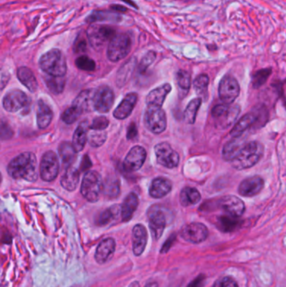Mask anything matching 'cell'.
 Returning a JSON list of instances; mask_svg holds the SVG:
<instances>
[{
	"instance_id": "6da1fadb",
	"label": "cell",
	"mask_w": 286,
	"mask_h": 287,
	"mask_svg": "<svg viewBox=\"0 0 286 287\" xmlns=\"http://www.w3.org/2000/svg\"><path fill=\"white\" fill-rule=\"evenodd\" d=\"M264 151L265 148L262 144L257 141L244 143L241 139L237 143L232 157L230 158L229 162L232 168L239 171L249 169L259 161L263 156Z\"/></svg>"
},
{
	"instance_id": "7a4b0ae2",
	"label": "cell",
	"mask_w": 286,
	"mask_h": 287,
	"mask_svg": "<svg viewBox=\"0 0 286 287\" xmlns=\"http://www.w3.org/2000/svg\"><path fill=\"white\" fill-rule=\"evenodd\" d=\"M8 173L14 179L35 181L37 180V160L31 152H23L8 165Z\"/></svg>"
},
{
	"instance_id": "3957f363",
	"label": "cell",
	"mask_w": 286,
	"mask_h": 287,
	"mask_svg": "<svg viewBox=\"0 0 286 287\" xmlns=\"http://www.w3.org/2000/svg\"><path fill=\"white\" fill-rule=\"evenodd\" d=\"M39 65L44 73L52 77H64L67 71L65 56L58 49L50 50L43 55Z\"/></svg>"
},
{
	"instance_id": "277c9868",
	"label": "cell",
	"mask_w": 286,
	"mask_h": 287,
	"mask_svg": "<svg viewBox=\"0 0 286 287\" xmlns=\"http://www.w3.org/2000/svg\"><path fill=\"white\" fill-rule=\"evenodd\" d=\"M132 40L127 34L115 35L108 43L107 56L109 61L117 62L129 55L131 51Z\"/></svg>"
},
{
	"instance_id": "5b68a950",
	"label": "cell",
	"mask_w": 286,
	"mask_h": 287,
	"mask_svg": "<svg viewBox=\"0 0 286 287\" xmlns=\"http://www.w3.org/2000/svg\"><path fill=\"white\" fill-rule=\"evenodd\" d=\"M103 191V181L99 172L89 171L82 179L81 193L88 202L95 203L99 200Z\"/></svg>"
},
{
	"instance_id": "8992f818",
	"label": "cell",
	"mask_w": 286,
	"mask_h": 287,
	"mask_svg": "<svg viewBox=\"0 0 286 287\" xmlns=\"http://www.w3.org/2000/svg\"><path fill=\"white\" fill-rule=\"evenodd\" d=\"M144 123L146 129L151 133L160 134L166 129V115L160 107L147 106Z\"/></svg>"
},
{
	"instance_id": "52a82bcc",
	"label": "cell",
	"mask_w": 286,
	"mask_h": 287,
	"mask_svg": "<svg viewBox=\"0 0 286 287\" xmlns=\"http://www.w3.org/2000/svg\"><path fill=\"white\" fill-rule=\"evenodd\" d=\"M87 32L90 44L96 50L103 48L105 44L109 42L116 35V31L113 27L100 25L90 26L89 28L87 29Z\"/></svg>"
},
{
	"instance_id": "ba28073f",
	"label": "cell",
	"mask_w": 286,
	"mask_h": 287,
	"mask_svg": "<svg viewBox=\"0 0 286 287\" xmlns=\"http://www.w3.org/2000/svg\"><path fill=\"white\" fill-rule=\"evenodd\" d=\"M240 107L231 104H218L211 109V116L223 129L228 128L240 115Z\"/></svg>"
},
{
	"instance_id": "9c48e42d",
	"label": "cell",
	"mask_w": 286,
	"mask_h": 287,
	"mask_svg": "<svg viewBox=\"0 0 286 287\" xmlns=\"http://www.w3.org/2000/svg\"><path fill=\"white\" fill-rule=\"evenodd\" d=\"M240 87L237 79L226 75L222 78L218 87V94L224 104H232L240 95Z\"/></svg>"
},
{
	"instance_id": "30bf717a",
	"label": "cell",
	"mask_w": 286,
	"mask_h": 287,
	"mask_svg": "<svg viewBox=\"0 0 286 287\" xmlns=\"http://www.w3.org/2000/svg\"><path fill=\"white\" fill-rule=\"evenodd\" d=\"M155 153L157 162L164 168L173 169L179 165V154L166 142H162L156 145L155 147Z\"/></svg>"
},
{
	"instance_id": "8fae6325",
	"label": "cell",
	"mask_w": 286,
	"mask_h": 287,
	"mask_svg": "<svg viewBox=\"0 0 286 287\" xmlns=\"http://www.w3.org/2000/svg\"><path fill=\"white\" fill-rule=\"evenodd\" d=\"M114 93L108 86H101L93 92L94 110L99 113H108L113 107Z\"/></svg>"
},
{
	"instance_id": "7c38bea8",
	"label": "cell",
	"mask_w": 286,
	"mask_h": 287,
	"mask_svg": "<svg viewBox=\"0 0 286 287\" xmlns=\"http://www.w3.org/2000/svg\"><path fill=\"white\" fill-rule=\"evenodd\" d=\"M149 226L153 238L159 240L166 226V217L159 206H153L148 211Z\"/></svg>"
},
{
	"instance_id": "4fadbf2b",
	"label": "cell",
	"mask_w": 286,
	"mask_h": 287,
	"mask_svg": "<svg viewBox=\"0 0 286 287\" xmlns=\"http://www.w3.org/2000/svg\"><path fill=\"white\" fill-rule=\"evenodd\" d=\"M40 173L43 181H52L57 178L59 173V160L53 151H47L43 155Z\"/></svg>"
},
{
	"instance_id": "5bb4252c",
	"label": "cell",
	"mask_w": 286,
	"mask_h": 287,
	"mask_svg": "<svg viewBox=\"0 0 286 287\" xmlns=\"http://www.w3.org/2000/svg\"><path fill=\"white\" fill-rule=\"evenodd\" d=\"M31 104V100L27 95L20 90H11L6 93L4 100L3 106L5 110L10 113H14L27 108Z\"/></svg>"
},
{
	"instance_id": "9a60e30c",
	"label": "cell",
	"mask_w": 286,
	"mask_h": 287,
	"mask_svg": "<svg viewBox=\"0 0 286 287\" xmlns=\"http://www.w3.org/2000/svg\"><path fill=\"white\" fill-rule=\"evenodd\" d=\"M181 236L187 242L199 244L207 238L208 229L201 223H192L181 228Z\"/></svg>"
},
{
	"instance_id": "2e32d148",
	"label": "cell",
	"mask_w": 286,
	"mask_h": 287,
	"mask_svg": "<svg viewBox=\"0 0 286 287\" xmlns=\"http://www.w3.org/2000/svg\"><path fill=\"white\" fill-rule=\"evenodd\" d=\"M146 160V151L142 146H136L129 151L124 161V169L127 172H136L143 166Z\"/></svg>"
},
{
	"instance_id": "e0dca14e",
	"label": "cell",
	"mask_w": 286,
	"mask_h": 287,
	"mask_svg": "<svg viewBox=\"0 0 286 287\" xmlns=\"http://www.w3.org/2000/svg\"><path fill=\"white\" fill-rule=\"evenodd\" d=\"M218 205L228 215L233 218H240L244 214L245 211L244 202L236 196L228 195L223 197L218 201Z\"/></svg>"
},
{
	"instance_id": "ac0fdd59",
	"label": "cell",
	"mask_w": 286,
	"mask_h": 287,
	"mask_svg": "<svg viewBox=\"0 0 286 287\" xmlns=\"http://www.w3.org/2000/svg\"><path fill=\"white\" fill-rule=\"evenodd\" d=\"M265 186V181L258 176L248 177L242 181L239 186L237 192L240 195L247 198H251L258 195L263 190Z\"/></svg>"
},
{
	"instance_id": "d6986e66",
	"label": "cell",
	"mask_w": 286,
	"mask_h": 287,
	"mask_svg": "<svg viewBox=\"0 0 286 287\" xmlns=\"http://www.w3.org/2000/svg\"><path fill=\"white\" fill-rule=\"evenodd\" d=\"M132 233H133L132 234L133 251L134 255L139 256L146 250L147 240H148V233L146 227L142 224H136L133 228Z\"/></svg>"
},
{
	"instance_id": "ffe728a7",
	"label": "cell",
	"mask_w": 286,
	"mask_h": 287,
	"mask_svg": "<svg viewBox=\"0 0 286 287\" xmlns=\"http://www.w3.org/2000/svg\"><path fill=\"white\" fill-rule=\"evenodd\" d=\"M137 100H138L137 93L135 92L128 93L113 112L114 118L120 120L128 118L134 110V107L136 105Z\"/></svg>"
},
{
	"instance_id": "44dd1931",
	"label": "cell",
	"mask_w": 286,
	"mask_h": 287,
	"mask_svg": "<svg viewBox=\"0 0 286 287\" xmlns=\"http://www.w3.org/2000/svg\"><path fill=\"white\" fill-rule=\"evenodd\" d=\"M172 91V86L169 83H164L149 92L146 99L147 106L160 107L164 104L167 95Z\"/></svg>"
},
{
	"instance_id": "7402d4cb",
	"label": "cell",
	"mask_w": 286,
	"mask_h": 287,
	"mask_svg": "<svg viewBox=\"0 0 286 287\" xmlns=\"http://www.w3.org/2000/svg\"><path fill=\"white\" fill-rule=\"evenodd\" d=\"M116 247V243L112 238L103 240L97 248L95 259L99 264H105L113 257Z\"/></svg>"
},
{
	"instance_id": "603a6c76",
	"label": "cell",
	"mask_w": 286,
	"mask_h": 287,
	"mask_svg": "<svg viewBox=\"0 0 286 287\" xmlns=\"http://www.w3.org/2000/svg\"><path fill=\"white\" fill-rule=\"evenodd\" d=\"M93 92L94 90L92 89L82 91L73 101L72 106L76 108L81 114L94 110Z\"/></svg>"
},
{
	"instance_id": "cb8c5ba5",
	"label": "cell",
	"mask_w": 286,
	"mask_h": 287,
	"mask_svg": "<svg viewBox=\"0 0 286 287\" xmlns=\"http://www.w3.org/2000/svg\"><path fill=\"white\" fill-rule=\"evenodd\" d=\"M172 189V181L164 177H157L150 184L149 193L154 198H162L168 195Z\"/></svg>"
},
{
	"instance_id": "d4e9b609",
	"label": "cell",
	"mask_w": 286,
	"mask_h": 287,
	"mask_svg": "<svg viewBox=\"0 0 286 287\" xmlns=\"http://www.w3.org/2000/svg\"><path fill=\"white\" fill-rule=\"evenodd\" d=\"M138 205V199L136 194L134 193H129L123 202L122 206L120 207L123 221L129 222L133 218Z\"/></svg>"
},
{
	"instance_id": "484cf974",
	"label": "cell",
	"mask_w": 286,
	"mask_h": 287,
	"mask_svg": "<svg viewBox=\"0 0 286 287\" xmlns=\"http://www.w3.org/2000/svg\"><path fill=\"white\" fill-rule=\"evenodd\" d=\"M257 114L253 112L247 113L244 117L240 118V121L233 126L232 130L230 132V134L232 137L242 136V134L244 132L249 130V128L254 125V123L257 121Z\"/></svg>"
},
{
	"instance_id": "4316f807",
	"label": "cell",
	"mask_w": 286,
	"mask_h": 287,
	"mask_svg": "<svg viewBox=\"0 0 286 287\" xmlns=\"http://www.w3.org/2000/svg\"><path fill=\"white\" fill-rule=\"evenodd\" d=\"M53 118V112L51 107L43 101L38 102L37 125L40 129H45L49 126Z\"/></svg>"
},
{
	"instance_id": "83f0119b",
	"label": "cell",
	"mask_w": 286,
	"mask_h": 287,
	"mask_svg": "<svg viewBox=\"0 0 286 287\" xmlns=\"http://www.w3.org/2000/svg\"><path fill=\"white\" fill-rule=\"evenodd\" d=\"M17 77L22 84L28 88L31 92H35L38 88V83L35 78V74L31 69L26 66H21L18 69Z\"/></svg>"
},
{
	"instance_id": "f1b7e54d",
	"label": "cell",
	"mask_w": 286,
	"mask_h": 287,
	"mask_svg": "<svg viewBox=\"0 0 286 287\" xmlns=\"http://www.w3.org/2000/svg\"><path fill=\"white\" fill-rule=\"evenodd\" d=\"M79 179H80V174L78 170L73 166H69L66 169L63 177H61V186L67 191H74L78 186Z\"/></svg>"
},
{
	"instance_id": "f546056e",
	"label": "cell",
	"mask_w": 286,
	"mask_h": 287,
	"mask_svg": "<svg viewBox=\"0 0 286 287\" xmlns=\"http://www.w3.org/2000/svg\"><path fill=\"white\" fill-rule=\"evenodd\" d=\"M136 58L132 57L126 63L124 64L117 74V84L120 87H122L129 80L132 74L134 73V68L136 66Z\"/></svg>"
},
{
	"instance_id": "4dcf8cb0",
	"label": "cell",
	"mask_w": 286,
	"mask_h": 287,
	"mask_svg": "<svg viewBox=\"0 0 286 287\" xmlns=\"http://www.w3.org/2000/svg\"><path fill=\"white\" fill-rule=\"evenodd\" d=\"M58 152L64 165L66 168L72 166L70 165L75 161L77 157V152L73 148V145L69 142L61 143L59 146Z\"/></svg>"
},
{
	"instance_id": "1f68e13d",
	"label": "cell",
	"mask_w": 286,
	"mask_h": 287,
	"mask_svg": "<svg viewBox=\"0 0 286 287\" xmlns=\"http://www.w3.org/2000/svg\"><path fill=\"white\" fill-rule=\"evenodd\" d=\"M201 200V194L197 189L186 186L182 189L180 194V202L183 207H190L197 204Z\"/></svg>"
},
{
	"instance_id": "d6a6232c",
	"label": "cell",
	"mask_w": 286,
	"mask_h": 287,
	"mask_svg": "<svg viewBox=\"0 0 286 287\" xmlns=\"http://www.w3.org/2000/svg\"><path fill=\"white\" fill-rule=\"evenodd\" d=\"M121 16L117 13L106 11V10H98L94 11L87 18V22L94 23L99 21L118 22L121 20Z\"/></svg>"
},
{
	"instance_id": "836d02e7",
	"label": "cell",
	"mask_w": 286,
	"mask_h": 287,
	"mask_svg": "<svg viewBox=\"0 0 286 287\" xmlns=\"http://www.w3.org/2000/svg\"><path fill=\"white\" fill-rule=\"evenodd\" d=\"M87 141V127H86L84 123L81 124L75 133L73 134V148L75 150L76 152H80L84 149L86 144Z\"/></svg>"
},
{
	"instance_id": "e575fe53",
	"label": "cell",
	"mask_w": 286,
	"mask_h": 287,
	"mask_svg": "<svg viewBox=\"0 0 286 287\" xmlns=\"http://www.w3.org/2000/svg\"><path fill=\"white\" fill-rule=\"evenodd\" d=\"M201 104H202L201 98L193 99L188 104L187 107L185 108V112H184V120L186 124H189V125L194 124L196 118H197V112L199 110Z\"/></svg>"
},
{
	"instance_id": "d590c367",
	"label": "cell",
	"mask_w": 286,
	"mask_h": 287,
	"mask_svg": "<svg viewBox=\"0 0 286 287\" xmlns=\"http://www.w3.org/2000/svg\"><path fill=\"white\" fill-rule=\"evenodd\" d=\"M240 220L237 218H233V217L222 216L218 219V229H220L224 233L234 231L236 228L240 227Z\"/></svg>"
},
{
	"instance_id": "8d00e7d4",
	"label": "cell",
	"mask_w": 286,
	"mask_h": 287,
	"mask_svg": "<svg viewBox=\"0 0 286 287\" xmlns=\"http://www.w3.org/2000/svg\"><path fill=\"white\" fill-rule=\"evenodd\" d=\"M45 84L50 91L54 94H59L63 92L66 80L64 77H52L47 75L45 78Z\"/></svg>"
},
{
	"instance_id": "74e56055",
	"label": "cell",
	"mask_w": 286,
	"mask_h": 287,
	"mask_svg": "<svg viewBox=\"0 0 286 287\" xmlns=\"http://www.w3.org/2000/svg\"><path fill=\"white\" fill-rule=\"evenodd\" d=\"M120 207L117 206V205H115L113 207H109L108 209H106L105 211H103L102 212L100 216L99 217V219H98V224L100 225V226H104V225H107V224H110L111 222L113 221L116 218H117V215L120 213Z\"/></svg>"
},
{
	"instance_id": "f35d334b",
	"label": "cell",
	"mask_w": 286,
	"mask_h": 287,
	"mask_svg": "<svg viewBox=\"0 0 286 287\" xmlns=\"http://www.w3.org/2000/svg\"><path fill=\"white\" fill-rule=\"evenodd\" d=\"M272 73V69L265 68L258 70V71L253 73L252 77V86L253 88H259L267 82L268 78H270V76Z\"/></svg>"
},
{
	"instance_id": "ab89813d",
	"label": "cell",
	"mask_w": 286,
	"mask_h": 287,
	"mask_svg": "<svg viewBox=\"0 0 286 287\" xmlns=\"http://www.w3.org/2000/svg\"><path fill=\"white\" fill-rule=\"evenodd\" d=\"M209 78L206 74H201L193 82V87L197 95L200 97L206 94L208 88Z\"/></svg>"
},
{
	"instance_id": "60d3db41",
	"label": "cell",
	"mask_w": 286,
	"mask_h": 287,
	"mask_svg": "<svg viewBox=\"0 0 286 287\" xmlns=\"http://www.w3.org/2000/svg\"><path fill=\"white\" fill-rule=\"evenodd\" d=\"M103 191L107 197L116 198L120 194V181L115 179L108 180L105 184H103Z\"/></svg>"
},
{
	"instance_id": "b9f144b4",
	"label": "cell",
	"mask_w": 286,
	"mask_h": 287,
	"mask_svg": "<svg viewBox=\"0 0 286 287\" xmlns=\"http://www.w3.org/2000/svg\"><path fill=\"white\" fill-rule=\"evenodd\" d=\"M76 66L82 71H92L96 68L95 61L87 56H81L75 61Z\"/></svg>"
},
{
	"instance_id": "7bdbcfd3",
	"label": "cell",
	"mask_w": 286,
	"mask_h": 287,
	"mask_svg": "<svg viewBox=\"0 0 286 287\" xmlns=\"http://www.w3.org/2000/svg\"><path fill=\"white\" fill-rule=\"evenodd\" d=\"M88 142L92 147H99L103 146V143L107 139V134L103 130H94V132L89 134L87 137Z\"/></svg>"
},
{
	"instance_id": "ee69618b",
	"label": "cell",
	"mask_w": 286,
	"mask_h": 287,
	"mask_svg": "<svg viewBox=\"0 0 286 287\" xmlns=\"http://www.w3.org/2000/svg\"><path fill=\"white\" fill-rule=\"evenodd\" d=\"M177 78V83L181 90L186 91L190 89L192 85V78H190V73L185 70H180L176 75Z\"/></svg>"
},
{
	"instance_id": "f6af8a7d",
	"label": "cell",
	"mask_w": 286,
	"mask_h": 287,
	"mask_svg": "<svg viewBox=\"0 0 286 287\" xmlns=\"http://www.w3.org/2000/svg\"><path fill=\"white\" fill-rule=\"evenodd\" d=\"M81 115L82 114L76 108L70 106V108L64 111L63 113L61 114V119L66 124L72 125L73 123L76 122Z\"/></svg>"
},
{
	"instance_id": "bcb514c9",
	"label": "cell",
	"mask_w": 286,
	"mask_h": 287,
	"mask_svg": "<svg viewBox=\"0 0 286 287\" xmlns=\"http://www.w3.org/2000/svg\"><path fill=\"white\" fill-rule=\"evenodd\" d=\"M156 59V53L155 52H149L145 57L142 58L140 62L138 64V71L139 73H144L149 68V66Z\"/></svg>"
},
{
	"instance_id": "7dc6e473",
	"label": "cell",
	"mask_w": 286,
	"mask_h": 287,
	"mask_svg": "<svg viewBox=\"0 0 286 287\" xmlns=\"http://www.w3.org/2000/svg\"><path fill=\"white\" fill-rule=\"evenodd\" d=\"M109 121L104 116H100L94 118L92 125H90V129L92 130H104L108 128Z\"/></svg>"
},
{
	"instance_id": "c3c4849f",
	"label": "cell",
	"mask_w": 286,
	"mask_h": 287,
	"mask_svg": "<svg viewBox=\"0 0 286 287\" xmlns=\"http://www.w3.org/2000/svg\"><path fill=\"white\" fill-rule=\"evenodd\" d=\"M213 287H239L234 279L229 276L220 278L214 283Z\"/></svg>"
},
{
	"instance_id": "681fc988",
	"label": "cell",
	"mask_w": 286,
	"mask_h": 287,
	"mask_svg": "<svg viewBox=\"0 0 286 287\" xmlns=\"http://www.w3.org/2000/svg\"><path fill=\"white\" fill-rule=\"evenodd\" d=\"M12 135V131L8 125L0 124V139H7Z\"/></svg>"
},
{
	"instance_id": "f907efd6",
	"label": "cell",
	"mask_w": 286,
	"mask_h": 287,
	"mask_svg": "<svg viewBox=\"0 0 286 287\" xmlns=\"http://www.w3.org/2000/svg\"><path fill=\"white\" fill-rule=\"evenodd\" d=\"M138 135V130H137L136 125L134 123H131L128 128V132H127V139H134L136 138Z\"/></svg>"
},
{
	"instance_id": "816d5d0a",
	"label": "cell",
	"mask_w": 286,
	"mask_h": 287,
	"mask_svg": "<svg viewBox=\"0 0 286 287\" xmlns=\"http://www.w3.org/2000/svg\"><path fill=\"white\" fill-rule=\"evenodd\" d=\"M205 280H206L205 275H200L199 276H197L196 279H194V280L188 285L187 287H203L205 284Z\"/></svg>"
},
{
	"instance_id": "f5cc1de1",
	"label": "cell",
	"mask_w": 286,
	"mask_h": 287,
	"mask_svg": "<svg viewBox=\"0 0 286 287\" xmlns=\"http://www.w3.org/2000/svg\"><path fill=\"white\" fill-rule=\"evenodd\" d=\"M175 240H176V235L173 234V235L171 236V237H170V238L165 241L164 245L162 246L161 253H166V252H168V250L171 249L172 245H173V243Z\"/></svg>"
},
{
	"instance_id": "db71d44e",
	"label": "cell",
	"mask_w": 286,
	"mask_h": 287,
	"mask_svg": "<svg viewBox=\"0 0 286 287\" xmlns=\"http://www.w3.org/2000/svg\"><path fill=\"white\" fill-rule=\"evenodd\" d=\"M87 47V44H86V41H85L83 39H81V40H77V42L75 44V50L77 52H84Z\"/></svg>"
},
{
	"instance_id": "11a10c76",
	"label": "cell",
	"mask_w": 286,
	"mask_h": 287,
	"mask_svg": "<svg viewBox=\"0 0 286 287\" xmlns=\"http://www.w3.org/2000/svg\"><path fill=\"white\" fill-rule=\"evenodd\" d=\"M110 9L113 12L117 13V14H125V12L128 11V9L125 6H122V5H111Z\"/></svg>"
},
{
	"instance_id": "9f6ffc18",
	"label": "cell",
	"mask_w": 286,
	"mask_h": 287,
	"mask_svg": "<svg viewBox=\"0 0 286 287\" xmlns=\"http://www.w3.org/2000/svg\"><path fill=\"white\" fill-rule=\"evenodd\" d=\"M8 80H9V75H7V74L4 73V71H0V87H1V88L5 87Z\"/></svg>"
},
{
	"instance_id": "6f0895ef",
	"label": "cell",
	"mask_w": 286,
	"mask_h": 287,
	"mask_svg": "<svg viewBox=\"0 0 286 287\" xmlns=\"http://www.w3.org/2000/svg\"><path fill=\"white\" fill-rule=\"evenodd\" d=\"M121 1L126 3L127 5H131L132 7L135 8V9H138L136 4H135V3L134 2H133L132 0H121Z\"/></svg>"
},
{
	"instance_id": "680465c9",
	"label": "cell",
	"mask_w": 286,
	"mask_h": 287,
	"mask_svg": "<svg viewBox=\"0 0 286 287\" xmlns=\"http://www.w3.org/2000/svg\"><path fill=\"white\" fill-rule=\"evenodd\" d=\"M145 287H158V284L156 282H150Z\"/></svg>"
},
{
	"instance_id": "91938a15",
	"label": "cell",
	"mask_w": 286,
	"mask_h": 287,
	"mask_svg": "<svg viewBox=\"0 0 286 287\" xmlns=\"http://www.w3.org/2000/svg\"><path fill=\"white\" fill-rule=\"evenodd\" d=\"M130 287H139V285H138V282H134L130 285Z\"/></svg>"
},
{
	"instance_id": "94428289",
	"label": "cell",
	"mask_w": 286,
	"mask_h": 287,
	"mask_svg": "<svg viewBox=\"0 0 286 287\" xmlns=\"http://www.w3.org/2000/svg\"><path fill=\"white\" fill-rule=\"evenodd\" d=\"M1 182H2V175L0 173V184H1Z\"/></svg>"
}]
</instances>
